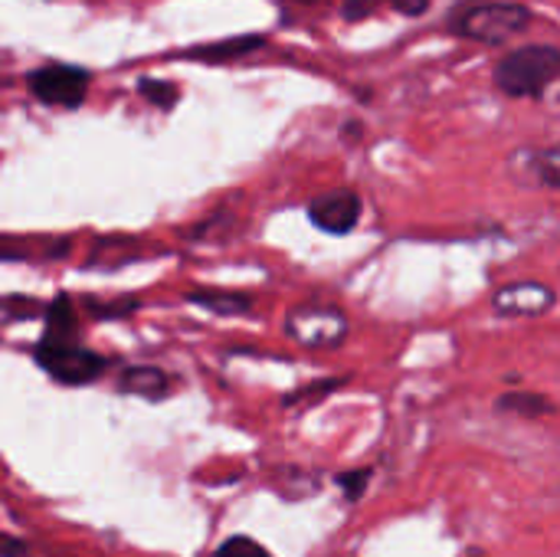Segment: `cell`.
Returning <instances> with one entry per match:
<instances>
[{
	"label": "cell",
	"instance_id": "4fadbf2b",
	"mask_svg": "<svg viewBox=\"0 0 560 557\" xmlns=\"http://www.w3.org/2000/svg\"><path fill=\"white\" fill-rule=\"evenodd\" d=\"M381 3H390L394 10H400V13H407V16H420V13L430 7V0H348V3H345V16H348V20H361V16H368L374 7H381Z\"/></svg>",
	"mask_w": 560,
	"mask_h": 557
},
{
	"label": "cell",
	"instance_id": "277c9868",
	"mask_svg": "<svg viewBox=\"0 0 560 557\" xmlns=\"http://www.w3.org/2000/svg\"><path fill=\"white\" fill-rule=\"evenodd\" d=\"M285 332L308 351L338 348L348 338V318L335 305H299L285 318Z\"/></svg>",
	"mask_w": 560,
	"mask_h": 557
},
{
	"label": "cell",
	"instance_id": "52a82bcc",
	"mask_svg": "<svg viewBox=\"0 0 560 557\" xmlns=\"http://www.w3.org/2000/svg\"><path fill=\"white\" fill-rule=\"evenodd\" d=\"M555 305V289L545 282H512L492 299V309L505 318H538Z\"/></svg>",
	"mask_w": 560,
	"mask_h": 557
},
{
	"label": "cell",
	"instance_id": "ba28073f",
	"mask_svg": "<svg viewBox=\"0 0 560 557\" xmlns=\"http://www.w3.org/2000/svg\"><path fill=\"white\" fill-rule=\"evenodd\" d=\"M509 167H512L515 181H522V184H535V187H548V190H555L560 184L558 148H522Z\"/></svg>",
	"mask_w": 560,
	"mask_h": 557
},
{
	"label": "cell",
	"instance_id": "5b68a950",
	"mask_svg": "<svg viewBox=\"0 0 560 557\" xmlns=\"http://www.w3.org/2000/svg\"><path fill=\"white\" fill-rule=\"evenodd\" d=\"M26 85L43 105L79 108L89 92V72L79 66H69V62H49L43 69H33L26 76Z\"/></svg>",
	"mask_w": 560,
	"mask_h": 557
},
{
	"label": "cell",
	"instance_id": "2e32d148",
	"mask_svg": "<svg viewBox=\"0 0 560 557\" xmlns=\"http://www.w3.org/2000/svg\"><path fill=\"white\" fill-rule=\"evenodd\" d=\"M335 483L345 489V499H348V502H358V499L364 496L368 483H371V473H368V469H358V473H341V476H335Z\"/></svg>",
	"mask_w": 560,
	"mask_h": 557
},
{
	"label": "cell",
	"instance_id": "8fae6325",
	"mask_svg": "<svg viewBox=\"0 0 560 557\" xmlns=\"http://www.w3.org/2000/svg\"><path fill=\"white\" fill-rule=\"evenodd\" d=\"M266 43V36H233V39H223V43H210V46H200V49H190V56L197 59H233V56H243V53H253Z\"/></svg>",
	"mask_w": 560,
	"mask_h": 557
},
{
	"label": "cell",
	"instance_id": "e0dca14e",
	"mask_svg": "<svg viewBox=\"0 0 560 557\" xmlns=\"http://www.w3.org/2000/svg\"><path fill=\"white\" fill-rule=\"evenodd\" d=\"M295 3H318V0H295Z\"/></svg>",
	"mask_w": 560,
	"mask_h": 557
},
{
	"label": "cell",
	"instance_id": "6da1fadb",
	"mask_svg": "<svg viewBox=\"0 0 560 557\" xmlns=\"http://www.w3.org/2000/svg\"><path fill=\"white\" fill-rule=\"evenodd\" d=\"M560 49L551 43H532L512 49L495 66V85L509 98H541L558 79Z\"/></svg>",
	"mask_w": 560,
	"mask_h": 557
},
{
	"label": "cell",
	"instance_id": "9c48e42d",
	"mask_svg": "<svg viewBox=\"0 0 560 557\" xmlns=\"http://www.w3.org/2000/svg\"><path fill=\"white\" fill-rule=\"evenodd\" d=\"M118 391L135 394V397H148V401H164L171 391V381L161 368H148V364H131L121 371L118 378Z\"/></svg>",
	"mask_w": 560,
	"mask_h": 557
},
{
	"label": "cell",
	"instance_id": "8992f818",
	"mask_svg": "<svg viewBox=\"0 0 560 557\" xmlns=\"http://www.w3.org/2000/svg\"><path fill=\"white\" fill-rule=\"evenodd\" d=\"M361 210H364L361 194L351 187H338V190L318 194L308 204V220L331 236H345L361 223Z\"/></svg>",
	"mask_w": 560,
	"mask_h": 557
},
{
	"label": "cell",
	"instance_id": "7a4b0ae2",
	"mask_svg": "<svg viewBox=\"0 0 560 557\" xmlns=\"http://www.w3.org/2000/svg\"><path fill=\"white\" fill-rule=\"evenodd\" d=\"M532 10L525 3L515 0H489V3H476L466 7L463 13L453 16V30L459 36L489 43V46H502L515 36H522L532 26Z\"/></svg>",
	"mask_w": 560,
	"mask_h": 557
},
{
	"label": "cell",
	"instance_id": "5bb4252c",
	"mask_svg": "<svg viewBox=\"0 0 560 557\" xmlns=\"http://www.w3.org/2000/svg\"><path fill=\"white\" fill-rule=\"evenodd\" d=\"M138 92H141V98H148V102L158 105V108H174L177 98H180V89H177L174 82H167V79H151V76H144V79L138 82Z\"/></svg>",
	"mask_w": 560,
	"mask_h": 557
},
{
	"label": "cell",
	"instance_id": "7c38bea8",
	"mask_svg": "<svg viewBox=\"0 0 560 557\" xmlns=\"http://www.w3.org/2000/svg\"><path fill=\"white\" fill-rule=\"evenodd\" d=\"M495 407L509 410V414H518V417H528V420L532 417H545V414L555 410L551 401H545L541 394H502Z\"/></svg>",
	"mask_w": 560,
	"mask_h": 557
},
{
	"label": "cell",
	"instance_id": "30bf717a",
	"mask_svg": "<svg viewBox=\"0 0 560 557\" xmlns=\"http://www.w3.org/2000/svg\"><path fill=\"white\" fill-rule=\"evenodd\" d=\"M194 305H200V309H207V312H220V315H243V312H249L253 309V295H246V292H230V289H194L190 295H187Z\"/></svg>",
	"mask_w": 560,
	"mask_h": 557
},
{
	"label": "cell",
	"instance_id": "9a60e30c",
	"mask_svg": "<svg viewBox=\"0 0 560 557\" xmlns=\"http://www.w3.org/2000/svg\"><path fill=\"white\" fill-rule=\"evenodd\" d=\"M210 557H272L259 542H253V538H246V535H233V538H226L217 552Z\"/></svg>",
	"mask_w": 560,
	"mask_h": 557
},
{
	"label": "cell",
	"instance_id": "3957f363",
	"mask_svg": "<svg viewBox=\"0 0 560 557\" xmlns=\"http://www.w3.org/2000/svg\"><path fill=\"white\" fill-rule=\"evenodd\" d=\"M36 364L59 384H69V387H79V384H89V381H98L105 371H108V358L82 348L79 341H59V345H36L33 351Z\"/></svg>",
	"mask_w": 560,
	"mask_h": 557
}]
</instances>
